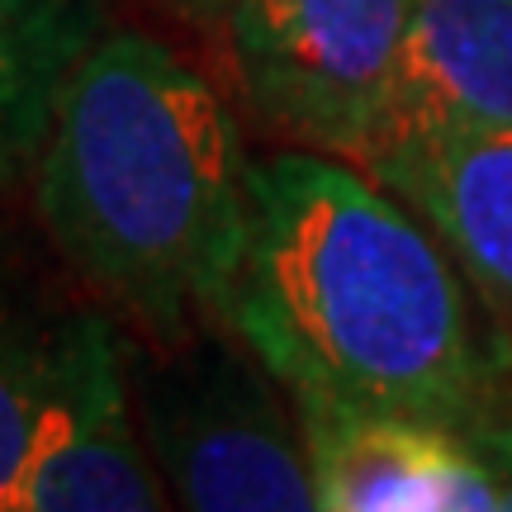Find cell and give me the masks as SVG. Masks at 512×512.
<instances>
[{
  "instance_id": "cell-1",
  "label": "cell",
  "mask_w": 512,
  "mask_h": 512,
  "mask_svg": "<svg viewBox=\"0 0 512 512\" xmlns=\"http://www.w3.org/2000/svg\"><path fill=\"white\" fill-rule=\"evenodd\" d=\"M228 328L290 403H356L489 437L512 413L498 332H479L456 256L380 181L328 152L252 166Z\"/></svg>"
},
{
  "instance_id": "cell-2",
  "label": "cell",
  "mask_w": 512,
  "mask_h": 512,
  "mask_svg": "<svg viewBox=\"0 0 512 512\" xmlns=\"http://www.w3.org/2000/svg\"><path fill=\"white\" fill-rule=\"evenodd\" d=\"M252 166L219 91L138 29L91 38L38 143V214L95 290L157 342L228 323Z\"/></svg>"
},
{
  "instance_id": "cell-3",
  "label": "cell",
  "mask_w": 512,
  "mask_h": 512,
  "mask_svg": "<svg viewBox=\"0 0 512 512\" xmlns=\"http://www.w3.org/2000/svg\"><path fill=\"white\" fill-rule=\"evenodd\" d=\"M138 427L185 508H318L299 413L247 342L233 347L219 332L162 342V356L138 361Z\"/></svg>"
},
{
  "instance_id": "cell-4",
  "label": "cell",
  "mask_w": 512,
  "mask_h": 512,
  "mask_svg": "<svg viewBox=\"0 0 512 512\" xmlns=\"http://www.w3.org/2000/svg\"><path fill=\"white\" fill-rule=\"evenodd\" d=\"M413 0H233L228 38L252 110L309 152L366 157Z\"/></svg>"
},
{
  "instance_id": "cell-5",
  "label": "cell",
  "mask_w": 512,
  "mask_h": 512,
  "mask_svg": "<svg viewBox=\"0 0 512 512\" xmlns=\"http://www.w3.org/2000/svg\"><path fill=\"white\" fill-rule=\"evenodd\" d=\"M162 503L166 489L133 427L128 351L110 318L53 323L48 384L5 512H147Z\"/></svg>"
},
{
  "instance_id": "cell-6",
  "label": "cell",
  "mask_w": 512,
  "mask_h": 512,
  "mask_svg": "<svg viewBox=\"0 0 512 512\" xmlns=\"http://www.w3.org/2000/svg\"><path fill=\"white\" fill-rule=\"evenodd\" d=\"M323 512H498V479L456 427L356 403H294Z\"/></svg>"
},
{
  "instance_id": "cell-7",
  "label": "cell",
  "mask_w": 512,
  "mask_h": 512,
  "mask_svg": "<svg viewBox=\"0 0 512 512\" xmlns=\"http://www.w3.org/2000/svg\"><path fill=\"white\" fill-rule=\"evenodd\" d=\"M512 128V0H413L384 119L361 166Z\"/></svg>"
},
{
  "instance_id": "cell-8",
  "label": "cell",
  "mask_w": 512,
  "mask_h": 512,
  "mask_svg": "<svg viewBox=\"0 0 512 512\" xmlns=\"http://www.w3.org/2000/svg\"><path fill=\"white\" fill-rule=\"evenodd\" d=\"M361 171L408 204L456 256L512 370V128L403 147Z\"/></svg>"
},
{
  "instance_id": "cell-9",
  "label": "cell",
  "mask_w": 512,
  "mask_h": 512,
  "mask_svg": "<svg viewBox=\"0 0 512 512\" xmlns=\"http://www.w3.org/2000/svg\"><path fill=\"white\" fill-rule=\"evenodd\" d=\"M91 29V0H0V176L38 152L53 95Z\"/></svg>"
},
{
  "instance_id": "cell-10",
  "label": "cell",
  "mask_w": 512,
  "mask_h": 512,
  "mask_svg": "<svg viewBox=\"0 0 512 512\" xmlns=\"http://www.w3.org/2000/svg\"><path fill=\"white\" fill-rule=\"evenodd\" d=\"M48 342L53 328H34L15 313H0V512L10 508L29 437L48 384Z\"/></svg>"
},
{
  "instance_id": "cell-11",
  "label": "cell",
  "mask_w": 512,
  "mask_h": 512,
  "mask_svg": "<svg viewBox=\"0 0 512 512\" xmlns=\"http://www.w3.org/2000/svg\"><path fill=\"white\" fill-rule=\"evenodd\" d=\"M166 5H176L181 15L200 19V24H223V19H228V5H233V0H166Z\"/></svg>"
}]
</instances>
